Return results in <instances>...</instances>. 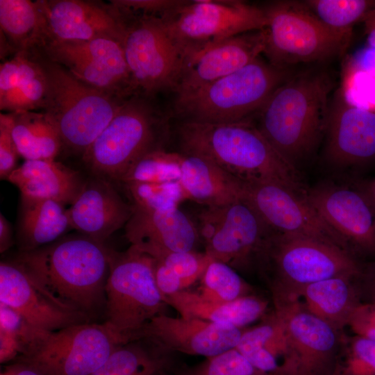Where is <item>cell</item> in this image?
Listing matches in <instances>:
<instances>
[{
	"mask_svg": "<svg viewBox=\"0 0 375 375\" xmlns=\"http://www.w3.org/2000/svg\"><path fill=\"white\" fill-rule=\"evenodd\" d=\"M177 133L181 153L203 157L244 183H274L307 194L297 167L276 151L252 120L181 122Z\"/></svg>",
	"mask_w": 375,
	"mask_h": 375,
	"instance_id": "obj_1",
	"label": "cell"
},
{
	"mask_svg": "<svg viewBox=\"0 0 375 375\" xmlns=\"http://www.w3.org/2000/svg\"><path fill=\"white\" fill-rule=\"evenodd\" d=\"M109 249L83 234H74L21 251L16 260L52 297L90 317L106 307Z\"/></svg>",
	"mask_w": 375,
	"mask_h": 375,
	"instance_id": "obj_2",
	"label": "cell"
},
{
	"mask_svg": "<svg viewBox=\"0 0 375 375\" xmlns=\"http://www.w3.org/2000/svg\"><path fill=\"white\" fill-rule=\"evenodd\" d=\"M333 87L334 81L324 71L292 76L272 92L256 116L262 135L294 167L313 152L325 133Z\"/></svg>",
	"mask_w": 375,
	"mask_h": 375,
	"instance_id": "obj_3",
	"label": "cell"
},
{
	"mask_svg": "<svg viewBox=\"0 0 375 375\" xmlns=\"http://www.w3.org/2000/svg\"><path fill=\"white\" fill-rule=\"evenodd\" d=\"M257 265L269 279L274 301L292 299L311 283L336 276H358L364 271L353 253L338 246L274 231Z\"/></svg>",
	"mask_w": 375,
	"mask_h": 375,
	"instance_id": "obj_4",
	"label": "cell"
},
{
	"mask_svg": "<svg viewBox=\"0 0 375 375\" xmlns=\"http://www.w3.org/2000/svg\"><path fill=\"white\" fill-rule=\"evenodd\" d=\"M292 75L259 58L199 90L175 98L181 122L228 124L252 120L272 92Z\"/></svg>",
	"mask_w": 375,
	"mask_h": 375,
	"instance_id": "obj_5",
	"label": "cell"
},
{
	"mask_svg": "<svg viewBox=\"0 0 375 375\" xmlns=\"http://www.w3.org/2000/svg\"><path fill=\"white\" fill-rule=\"evenodd\" d=\"M167 119L142 94L128 98L105 129L82 154L91 175L121 182L147 153L162 149Z\"/></svg>",
	"mask_w": 375,
	"mask_h": 375,
	"instance_id": "obj_6",
	"label": "cell"
},
{
	"mask_svg": "<svg viewBox=\"0 0 375 375\" xmlns=\"http://www.w3.org/2000/svg\"><path fill=\"white\" fill-rule=\"evenodd\" d=\"M40 60L47 79L44 112L56 128L62 147L83 154L128 99L84 83L48 58Z\"/></svg>",
	"mask_w": 375,
	"mask_h": 375,
	"instance_id": "obj_7",
	"label": "cell"
},
{
	"mask_svg": "<svg viewBox=\"0 0 375 375\" xmlns=\"http://www.w3.org/2000/svg\"><path fill=\"white\" fill-rule=\"evenodd\" d=\"M263 8L267 17L263 53L276 67L326 61L342 56L349 47L352 31L328 27L302 1H276Z\"/></svg>",
	"mask_w": 375,
	"mask_h": 375,
	"instance_id": "obj_8",
	"label": "cell"
},
{
	"mask_svg": "<svg viewBox=\"0 0 375 375\" xmlns=\"http://www.w3.org/2000/svg\"><path fill=\"white\" fill-rule=\"evenodd\" d=\"M109 274L105 286L106 323L127 342L167 305L154 276V259L135 247L108 250Z\"/></svg>",
	"mask_w": 375,
	"mask_h": 375,
	"instance_id": "obj_9",
	"label": "cell"
},
{
	"mask_svg": "<svg viewBox=\"0 0 375 375\" xmlns=\"http://www.w3.org/2000/svg\"><path fill=\"white\" fill-rule=\"evenodd\" d=\"M115 6L123 16L122 46L137 94L152 99L174 92L184 58L162 19Z\"/></svg>",
	"mask_w": 375,
	"mask_h": 375,
	"instance_id": "obj_10",
	"label": "cell"
},
{
	"mask_svg": "<svg viewBox=\"0 0 375 375\" xmlns=\"http://www.w3.org/2000/svg\"><path fill=\"white\" fill-rule=\"evenodd\" d=\"M160 18L184 58L267 25L263 7L238 0H185Z\"/></svg>",
	"mask_w": 375,
	"mask_h": 375,
	"instance_id": "obj_11",
	"label": "cell"
},
{
	"mask_svg": "<svg viewBox=\"0 0 375 375\" xmlns=\"http://www.w3.org/2000/svg\"><path fill=\"white\" fill-rule=\"evenodd\" d=\"M126 342L106 322L81 323L56 331L40 329L16 361L31 362L47 375H92Z\"/></svg>",
	"mask_w": 375,
	"mask_h": 375,
	"instance_id": "obj_12",
	"label": "cell"
},
{
	"mask_svg": "<svg viewBox=\"0 0 375 375\" xmlns=\"http://www.w3.org/2000/svg\"><path fill=\"white\" fill-rule=\"evenodd\" d=\"M274 304L287 337L286 353L274 375H334L344 331L311 314L296 300Z\"/></svg>",
	"mask_w": 375,
	"mask_h": 375,
	"instance_id": "obj_13",
	"label": "cell"
},
{
	"mask_svg": "<svg viewBox=\"0 0 375 375\" xmlns=\"http://www.w3.org/2000/svg\"><path fill=\"white\" fill-rule=\"evenodd\" d=\"M199 236L205 253L236 271L258 262L273 232L244 199L220 207H207L199 215Z\"/></svg>",
	"mask_w": 375,
	"mask_h": 375,
	"instance_id": "obj_14",
	"label": "cell"
},
{
	"mask_svg": "<svg viewBox=\"0 0 375 375\" xmlns=\"http://www.w3.org/2000/svg\"><path fill=\"white\" fill-rule=\"evenodd\" d=\"M41 48L48 59L91 87L124 99L138 94L122 41L110 38L74 41L47 40Z\"/></svg>",
	"mask_w": 375,
	"mask_h": 375,
	"instance_id": "obj_15",
	"label": "cell"
},
{
	"mask_svg": "<svg viewBox=\"0 0 375 375\" xmlns=\"http://www.w3.org/2000/svg\"><path fill=\"white\" fill-rule=\"evenodd\" d=\"M306 196L274 183H244V199L274 232L319 240L353 253Z\"/></svg>",
	"mask_w": 375,
	"mask_h": 375,
	"instance_id": "obj_16",
	"label": "cell"
},
{
	"mask_svg": "<svg viewBox=\"0 0 375 375\" xmlns=\"http://www.w3.org/2000/svg\"><path fill=\"white\" fill-rule=\"evenodd\" d=\"M0 303L13 308L32 326L47 331L90 320L86 314L52 297L16 259L0 263Z\"/></svg>",
	"mask_w": 375,
	"mask_h": 375,
	"instance_id": "obj_17",
	"label": "cell"
},
{
	"mask_svg": "<svg viewBox=\"0 0 375 375\" xmlns=\"http://www.w3.org/2000/svg\"><path fill=\"white\" fill-rule=\"evenodd\" d=\"M306 197L353 254L375 256V210L355 187L324 183L308 190Z\"/></svg>",
	"mask_w": 375,
	"mask_h": 375,
	"instance_id": "obj_18",
	"label": "cell"
},
{
	"mask_svg": "<svg viewBox=\"0 0 375 375\" xmlns=\"http://www.w3.org/2000/svg\"><path fill=\"white\" fill-rule=\"evenodd\" d=\"M244 329L212 323L197 318L155 317L136 335L164 351L204 356H215L235 348Z\"/></svg>",
	"mask_w": 375,
	"mask_h": 375,
	"instance_id": "obj_19",
	"label": "cell"
},
{
	"mask_svg": "<svg viewBox=\"0 0 375 375\" xmlns=\"http://www.w3.org/2000/svg\"><path fill=\"white\" fill-rule=\"evenodd\" d=\"M38 2L45 20L44 41L110 38L122 42L123 16L119 8L112 3L103 5L81 0Z\"/></svg>",
	"mask_w": 375,
	"mask_h": 375,
	"instance_id": "obj_20",
	"label": "cell"
},
{
	"mask_svg": "<svg viewBox=\"0 0 375 375\" xmlns=\"http://www.w3.org/2000/svg\"><path fill=\"white\" fill-rule=\"evenodd\" d=\"M265 42L263 30L247 32L185 58L175 98L190 94L252 62L263 53Z\"/></svg>",
	"mask_w": 375,
	"mask_h": 375,
	"instance_id": "obj_21",
	"label": "cell"
},
{
	"mask_svg": "<svg viewBox=\"0 0 375 375\" xmlns=\"http://www.w3.org/2000/svg\"><path fill=\"white\" fill-rule=\"evenodd\" d=\"M324 134L332 162L349 166L375 160V112L349 104L339 90L330 103Z\"/></svg>",
	"mask_w": 375,
	"mask_h": 375,
	"instance_id": "obj_22",
	"label": "cell"
},
{
	"mask_svg": "<svg viewBox=\"0 0 375 375\" xmlns=\"http://www.w3.org/2000/svg\"><path fill=\"white\" fill-rule=\"evenodd\" d=\"M134 211L119 194L112 182L90 175L67 209L72 229L103 242L126 226Z\"/></svg>",
	"mask_w": 375,
	"mask_h": 375,
	"instance_id": "obj_23",
	"label": "cell"
},
{
	"mask_svg": "<svg viewBox=\"0 0 375 375\" xmlns=\"http://www.w3.org/2000/svg\"><path fill=\"white\" fill-rule=\"evenodd\" d=\"M125 235L131 245L140 251H194L200 238L196 226L178 208L151 211L135 206L125 226Z\"/></svg>",
	"mask_w": 375,
	"mask_h": 375,
	"instance_id": "obj_24",
	"label": "cell"
},
{
	"mask_svg": "<svg viewBox=\"0 0 375 375\" xmlns=\"http://www.w3.org/2000/svg\"><path fill=\"white\" fill-rule=\"evenodd\" d=\"M47 75L31 51L18 52L0 66V108L8 112L44 110Z\"/></svg>",
	"mask_w": 375,
	"mask_h": 375,
	"instance_id": "obj_25",
	"label": "cell"
},
{
	"mask_svg": "<svg viewBox=\"0 0 375 375\" xmlns=\"http://www.w3.org/2000/svg\"><path fill=\"white\" fill-rule=\"evenodd\" d=\"M20 194L72 204L84 183L79 172L55 160H25L7 179Z\"/></svg>",
	"mask_w": 375,
	"mask_h": 375,
	"instance_id": "obj_26",
	"label": "cell"
},
{
	"mask_svg": "<svg viewBox=\"0 0 375 375\" xmlns=\"http://www.w3.org/2000/svg\"><path fill=\"white\" fill-rule=\"evenodd\" d=\"M181 172L187 199L210 208L244 199V183L203 157L181 153Z\"/></svg>",
	"mask_w": 375,
	"mask_h": 375,
	"instance_id": "obj_27",
	"label": "cell"
},
{
	"mask_svg": "<svg viewBox=\"0 0 375 375\" xmlns=\"http://www.w3.org/2000/svg\"><path fill=\"white\" fill-rule=\"evenodd\" d=\"M165 300L181 317L239 328L260 319L268 306L267 301L255 295L248 294L229 302H214L187 290L166 297Z\"/></svg>",
	"mask_w": 375,
	"mask_h": 375,
	"instance_id": "obj_28",
	"label": "cell"
},
{
	"mask_svg": "<svg viewBox=\"0 0 375 375\" xmlns=\"http://www.w3.org/2000/svg\"><path fill=\"white\" fill-rule=\"evenodd\" d=\"M361 276H336L317 281L304 287L290 299L296 300L311 314L343 331L353 310L360 302L354 283Z\"/></svg>",
	"mask_w": 375,
	"mask_h": 375,
	"instance_id": "obj_29",
	"label": "cell"
},
{
	"mask_svg": "<svg viewBox=\"0 0 375 375\" xmlns=\"http://www.w3.org/2000/svg\"><path fill=\"white\" fill-rule=\"evenodd\" d=\"M72 229L65 205L51 199L21 195L17 239L21 251L56 241Z\"/></svg>",
	"mask_w": 375,
	"mask_h": 375,
	"instance_id": "obj_30",
	"label": "cell"
},
{
	"mask_svg": "<svg viewBox=\"0 0 375 375\" xmlns=\"http://www.w3.org/2000/svg\"><path fill=\"white\" fill-rule=\"evenodd\" d=\"M142 340L118 347L92 375H172L178 370L172 354Z\"/></svg>",
	"mask_w": 375,
	"mask_h": 375,
	"instance_id": "obj_31",
	"label": "cell"
},
{
	"mask_svg": "<svg viewBox=\"0 0 375 375\" xmlns=\"http://www.w3.org/2000/svg\"><path fill=\"white\" fill-rule=\"evenodd\" d=\"M12 135L20 156L25 160H55L62 143L60 135L45 112H10Z\"/></svg>",
	"mask_w": 375,
	"mask_h": 375,
	"instance_id": "obj_32",
	"label": "cell"
},
{
	"mask_svg": "<svg viewBox=\"0 0 375 375\" xmlns=\"http://www.w3.org/2000/svg\"><path fill=\"white\" fill-rule=\"evenodd\" d=\"M235 349L256 369L274 374L287 351L284 325L274 313L261 324L244 330Z\"/></svg>",
	"mask_w": 375,
	"mask_h": 375,
	"instance_id": "obj_33",
	"label": "cell"
},
{
	"mask_svg": "<svg viewBox=\"0 0 375 375\" xmlns=\"http://www.w3.org/2000/svg\"><path fill=\"white\" fill-rule=\"evenodd\" d=\"M0 27L17 53L40 47L47 36L38 1L0 0Z\"/></svg>",
	"mask_w": 375,
	"mask_h": 375,
	"instance_id": "obj_34",
	"label": "cell"
},
{
	"mask_svg": "<svg viewBox=\"0 0 375 375\" xmlns=\"http://www.w3.org/2000/svg\"><path fill=\"white\" fill-rule=\"evenodd\" d=\"M197 293L214 302H229L249 294V285L231 266L221 261H210L200 278Z\"/></svg>",
	"mask_w": 375,
	"mask_h": 375,
	"instance_id": "obj_35",
	"label": "cell"
},
{
	"mask_svg": "<svg viewBox=\"0 0 375 375\" xmlns=\"http://www.w3.org/2000/svg\"><path fill=\"white\" fill-rule=\"evenodd\" d=\"M305 6L330 28L352 31L375 8L374 0H306Z\"/></svg>",
	"mask_w": 375,
	"mask_h": 375,
	"instance_id": "obj_36",
	"label": "cell"
},
{
	"mask_svg": "<svg viewBox=\"0 0 375 375\" xmlns=\"http://www.w3.org/2000/svg\"><path fill=\"white\" fill-rule=\"evenodd\" d=\"M181 175V153L167 152L161 149L142 156L121 182L124 184L179 182Z\"/></svg>",
	"mask_w": 375,
	"mask_h": 375,
	"instance_id": "obj_37",
	"label": "cell"
},
{
	"mask_svg": "<svg viewBox=\"0 0 375 375\" xmlns=\"http://www.w3.org/2000/svg\"><path fill=\"white\" fill-rule=\"evenodd\" d=\"M125 185L133 205L147 210H174L187 199L180 182L133 183Z\"/></svg>",
	"mask_w": 375,
	"mask_h": 375,
	"instance_id": "obj_38",
	"label": "cell"
},
{
	"mask_svg": "<svg viewBox=\"0 0 375 375\" xmlns=\"http://www.w3.org/2000/svg\"><path fill=\"white\" fill-rule=\"evenodd\" d=\"M334 375H375V340L344 334Z\"/></svg>",
	"mask_w": 375,
	"mask_h": 375,
	"instance_id": "obj_39",
	"label": "cell"
},
{
	"mask_svg": "<svg viewBox=\"0 0 375 375\" xmlns=\"http://www.w3.org/2000/svg\"><path fill=\"white\" fill-rule=\"evenodd\" d=\"M172 270L183 282L185 289L202 276L211 258L204 252L173 251L159 249L142 251Z\"/></svg>",
	"mask_w": 375,
	"mask_h": 375,
	"instance_id": "obj_40",
	"label": "cell"
},
{
	"mask_svg": "<svg viewBox=\"0 0 375 375\" xmlns=\"http://www.w3.org/2000/svg\"><path fill=\"white\" fill-rule=\"evenodd\" d=\"M350 105L375 112V77L343 63L338 90Z\"/></svg>",
	"mask_w": 375,
	"mask_h": 375,
	"instance_id": "obj_41",
	"label": "cell"
},
{
	"mask_svg": "<svg viewBox=\"0 0 375 375\" xmlns=\"http://www.w3.org/2000/svg\"><path fill=\"white\" fill-rule=\"evenodd\" d=\"M187 375H268L253 367L235 348L226 351L197 366L184 369Z\"/></svg>",
	"mask_w": 375,
	"mask_h": 375,
	"instance_id": "obj_42",
	"label": "cell"
},
{
	"mask_svg": "<svg viewBox=\"0 0 375 375\" xmlns=\"http://www.w3.org/2000/svg\"><path fill=\"white\" fill-rule=\"evenodd\" d=\"M19 154L12 135V119L10 112L0 115V177L7 180L17 167Z\"/></svg>",
	"mask_w": 375,
	"mask_h": 375,
	"instance_id": "obj_43",
	"label": "cell"
},
{
	"mask_svg": "<svg viewBox=\"0 0 375 375\" xmlns=\"http://www.w3.org/2000/svg\"><path fill=\"white\" fill-rule=\"evenodd\" d=\"M347 326L353 335L375 340V301H360L350 315Z\"/></svg>",
	"mask_w": 375,
	"mask_h": 375,
	"instance_id": "obj_44",
	"label": "cell"
},
{
	"mask_svg": "<svg viewBox=\"0 0 375 375\" xmlns=\"http://www.w3.org/2000/svg\"><path fill=\"white\" fill-rule=\"evenodd\" d=\"M185 0H114L111 3L133 12L162 17Z\"/></svg>",
	"mask_w": 375,
	"mask_h": 375,
	"instance_id": "obj_45",
	"label": "cell"
},
{
	"mask_svg": "<svg viewBox=\"0 0 375 375\" xmlns=\"http://www.w3.org/2000/svg\"><path fill=\"white\" fill-rule=\"evenodd\" d=\"M154 276L156 285L164 298L186 290L183 281L169 267L156 259Z\"/></svg>",
	"mask_w": 375,
	"mask_h": 375,
	"instance_id": "obj_46",
	"label": "cell"
},
{
	"mask_svg": "<svg viewBox=\"0 0 375 375\" xmlns=\"http://www.w3.org/2000/svg\"><path fill=\"white\" fill-rule=\"evenodd\" d=\"M344 64L375 77V48L367 46L347 56Z\"/></svg>",
	"mask_w": 375,
	"mask_h": 375,
	"instance_id": "obj_47",
	"label": "cell"
},
{
	"mask_svg": "<svg viewBox=\"0 0 375 375\" xmlns=\"http://www.w3.org/2000/svg\"><path fill=\"white\" fill-rule=\"evenodd\" d=\"M0 375H47L37 365L23 360L13 362L5 366Z\"/></svg>",
	"mask_w": 375,
	"mask_h": 375,
	"instance_id": "obj_48",
	"label": "cell"
},
{
	"mask_svg": "<svg viewBox=\"0 0 375 375\" xmlns=\"http://www.w3.org/2000/svg\"><path fill=\"white\" fill-rule=\"evenodd\" d=\"M14 243L12 232L9 222L2 213L0 215V251L3 253Z\"/></svg>",
	"mask_w": 375,
	"mask_h": 375,
	"instance_id": "obj_49",
	"label": "cell"
},
{
	"mask_svg": "<svg viewBox=\"0 0 375 375\" xmlns=\"http://www.w3.org/2000/svg\"><path fill=\"white\" fill-rule=\"evenodd\" d=\"M354 187L363 194L375 210V178L358 181Z\"/></svg>",
	"mask_w": 375,
	"mask_h": 375,
	"instance_id": "obj_50",
	"label": "cell"
},
{
	"mask_svg": "<svg viewBox=\"0 0 375 375\" xmlns=\"http://www.w3.org/2000/svg\"><path fill=\"white\" fill-rule=\"evenodd\" d=\"M367 46L375 48V8L362 21Z\"/></svg>",
	"mask_w": 375,
	"mask_h": 375,
	"instance_id": "obj_51",
	"label": "cell"
},
{
	"mask_svg": "<svg viewBox=\"0 0 375 375\" xmlns=\"http://www.w3.org/2000/svg\"><path fill=\"white\" fill-rule=\"evenodd\" d=\"M363 274L368 279L370 294L372 295L371 301H375V265L370 267L367 270L364 269Z\"/></svg>",
	"mask_w": 375,
	"mask_h": 375,
	"instance_id": "obj_52",
	"label": "cell"
},
{
	"mask_svg": "<svg viewBox=\"0 0 375 375\" xmlns=\"http://www.w3.org/2000/svg\"><path fill=\"white\" fill-rule=\"evenodd\" d=\"M172 375H187V374L185 373L184 369H178L177 372L172 374Z\"/></svg>",
	"mask_w": 375,
	"mask_h": 375,
	"instance_id": "obj_53",
	"label": "cell"
},
{
	"mask_svg": "<svg viewBox=\"0 0 375 375\" xmlns=\"http://www.w3.org/2000/svg\"><path fill=\"white\" fill-rule=\"evenodd\" d=\"M268 375H274V374H268Z\"/></svg>",
	"mask_w": 375,
	"mask_h": 375,
	"instance_id": "obj_54",
	"label": "cell"
}]
</instances>
